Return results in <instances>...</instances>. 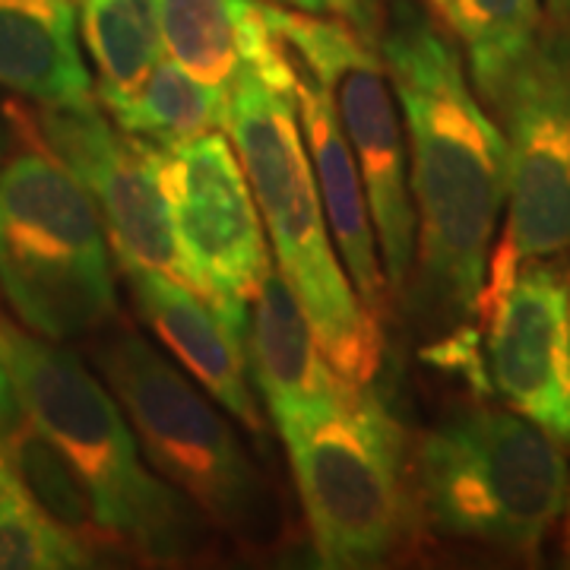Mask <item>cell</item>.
I'll return each instance as SVG.
<instances>
[{
  "label": "cell",
  "mask_w": 570,
  "mask_h": 570,
  "mask_svg": "<svg viewBox=\"0 0 570 570\" xmlns=\"http://www.w3.org/2000/svg\"><path fill=\"white\" fill-rule=\"evenodd\" d=\"M247 365L273 425L321 406L352 384L326 362L305 307L276 266L250 305Z\"/></svg>",
  "instance_id": "obj_15"
},
{
  "label": "cell",
  "mask_w": 570,
  "mask_h": 570,
  "mask_svg": "<svg viewBox=\"0 0 570 570\" xmlns=\"http://www.w3.org/2000/svg\"><path fill=\"white\" fill-rule=\"evenodd\" d=\"M491 390L570 448V288L549 257L485 283Z\"/></svg>",
  "instance_id": "obj_12"
},
{
  "label": "cell",
  "mask_w": 570,
  "mask_h": 570,
  "mask_svg": "<svg viewBox=\"0 0 570 570\" xmlns=\"http://www.w3.org/2000/svg\"><path fill=\"white\" fill-rule=\"evenodd\" d=\"M494 111L508 142V219L489 261L491 279H501L570 247V13L542 20Z\"/></svg>",
  "instance_id": "obj_10"
},
{
  "label": "cell",
  "mask_w": 570,
  "mask_h": 570,
  "mask_svg": "<svg viewBox=\"0 0 570 570\" xmlns=\"http://www.w3.org/2000/svg\"><path fill=\"white\" fill-rule=\"evenodd\" d=\"M549 3V17H568L570 0H546Z\"/></svg>",
  "instance_id": "obj_27"
},
{
  "label": "cell",
  "mask_w": 570,
  "mask_h": 570,
  "mask_svg": "<svg viewBox=\"0 0 570 570\" xmlns=\"http://www.w3.org/2000/svg\"><path fill=\"white\" fill-rule=\"evenodd\" d=\"M0 460L17 475L29 501L73 539H80L92 551V558L130 554L121 539L102 523L80 475L26 419L0 441Z\"/></svg>",
  "instance_id": "obj_18"
},
{
  "label": "cell",
  "mask_w": 570,
  "mask_h": 570,
  "mask_svg": "<svg viewBox=\"0 0 570 570\" xmlns=\"http://www.w3.org/2000/svg\"><path fill=\"white\" fill-rule=\"evenodd\" d=\"M140 153L168 204L184 283L247 336L273 254L235 146L213 130L178 146L140 142Z\"/></svg>",
  "instance_id": "obj_9"
},
{
  "label": "cell",
  "mask_w": 570,
  "mask_h": 570,
  "mask_svg": "<svg viewBox=\"0 0 570 570\" xmlns=\"http://www.w3.org/2000/svg\"><path fill=\"white\" fill-rule=\"evenodd\" d=\"M0 355L22 419L80 475L102 523L130 554L187 561L209 546V520L142 466L124 409L73 352L0 317Z\"/></svg>",
  "instance_id": "obj_3"
},
{
  "label": "cell",
  "mask_w": 570,
  "mask_h": 570,
  "mask_svg": "<svg viewBox=\"0 0 570 570\" xmlns=\"http://www.w3.org/2000/svg\"><path fill=\"white\" fill-rule=\"evenodd\" d=\"M276 3L305 10V13H321V17H340V20L352 22L365 39L374 41L387 0H276Z\"/></svg>",
  "instance_id": "obj_23"
},
{
  "label": "cell",
  "mask_w": 570,
  "mask_h": 570,
  "mask_svg": "<svg viewBox=\"0 0 570 570\" xmlns=\"http://www.w3.org/2000/svg\"><path fill=\"white\" fill-rule=\"evenodd\" d=\"M96 365L165 482L181 491L213 530L245 549H269L279 539V504L204 393L130 326L105 333Z\"/></svg>",
  "instance_id": "obj_7"
},
{
  "label": "cell",
  "mask_w": 570,
  "mask_h": 570,
  "mask_svg": "<svg viewBox=\"0 0 570 570\" xmlns=\"http://www.w3.org/2000/svg\"><path fill=\"white\" fill-rule=\"evenodd\" d=\"M225 134L254 190L273 266L298 295L326 362L367 387L384 362V324L362 305L340 264L295 99L242 67L228 86Z\"/></svg>",
  "instance_id": "obj_2"
},
{
  "label": "cell",
  "mask_w": 570,
  "mask_h": 570,
  "mask_svg": "<svg viewBox=\"0 0 570 570\" xmlns=\"http://www.w3.org/2000/svg\"><path fill=\"white\" fill-rule=\"evenodd\" d=\"M26 140L0 168V288L32 333L77 340L115 321V264L89 190L17 108Z\"/></svg>",
  "instance_id": "obj_5"
},
{
  "label": "cell",
  "mask_w": 570,
  "mask_h": 570,
  "mask_svg": "<svg viewBox=\"0 0 570 570\" xmlns=\"http://www.w3.org/2000/svg\"><path fill=\"white\" fill-rule=\"evenodd\" d=\"M124 276L142 321L171 348L206 396L242 422L247 434L264 438L266 422L250 387L245 333H238L216 307L175 276L153 269H134Z\"/></svg>",
  "instance_id": "obj_13"
},
{
  "label": "cell",
  "mask_w": 570,
  "mask_h": 570,
  "mask_svg": "<svg viewBox=\"0 0 570 570\" xmlns=\"http://www.w3.org/2000/svg\"><path fill=\"white\" fill-rule=\"evenodd\" d=\"M285 55L324 86L336 121L355 153L374 219L387 295H400L415 264V206L400 102L381 51L352 22L264 3Z\"/></svg>",
  "instance_id": "obj_8"
},
{
  "label": "cell",
  "mask_w": 570,
  "mask_h": 570,
  "mask_svg": "<svg viewBox=\"0 0 570 570\" xmlns=\"http://www.w3.org/2000/svg\"><path fill=\"white\" fill-rule=\"evenodd\" d=\"M257 0H153L165 55L197 80L232 86Z\"/></svg>",
  "instance_id": "obj_20"
},
{
  "label": "cell",
  "mask_w": 570,
  "mask_h": 570,
  "mask_svg": "<svg viewBox=\"0 0 570 570\" xmlns=\"http://www.w3.org/2000/svg\"><path fill=\"white\" fill-rule=\"evenodd\" d=\"M22 422V406L17 387H13V377L7 371V362L0 355V441Z\"/></svg>",
  "instance_id": "obj_24"
},
{
  "label": "cell",
  "mask_w": 570,
  "mask_h": 570,
  "mask_svg": "<svg viewBox=\"0 0 570 570\" xmlns=\"http://www.w3.org/2000/svg\"><path fill=\"white\" fill-rule=\"evenodd\" d=\"M96 564L92 551L39 508L0 517V570H70Z\"/></svg>",
  "instance_id": "obj_22"
},
{
  "label": "cell",
  "mask_w": 570,
  "mask_h": 570,
  "mask_svg": "<svg viewBox=\"0 0 570 570\" xmlns=\"http://www.w3.org/2000/svg\"><path fill=\"white\" fill-rule=\"evenodd\" d=\"M438 13L466 55L472 86L494 108L542 29V0H441Z\"/></svg>",
  "instance_id": "obj_19"
},
{
  "label": "cell",
  "mask_w": 570,
  "mask_h": 570,
  "mask_svg": "<svg viewBox=\"0 0 570 570\" xmlns=\"http://www.w3.org/2000/svg\"><path fill=\"white\" fill-rule=\"evenodd\" d=\"M428 3H431V7H434V10H438V7H441V0H428ZM438 17H441V13H438Z\"/></svg>",
  "instance_id": "obj_28"
},
{
  "label": "cell",
  "mask_w": 570,
  "mask_h": 570,
  "mask_svg": "<svg viewBox=\"0 0 570 570\" xmlns=\"http://www.w3.org/2000/svg\"><path fill=\"white\" fill-rule=\"evenodd\" d=\"M20 137V127H17V111L13 108H7L3 115H0V168L3 163L10 159V153H13V140Z\"/></svg>",
  "instance_id": "obj_26"
},
{
  "label": "cell",
  "mask_w": 570,
  "mask_h": 570,
  "mask_svg": "<svg viewBox=\"0 0 570 570\" xmlns=\"http://www.w3.org/2000/svg\"><path fill=\"white\" fill-rule=\"evenodd\" d=\"M77 29V0H0V86L39 108L92 102Z\"/></svg>",
  "instance_id": "obj_16"
},
{
  "label": "cell",
  "mask_w": 570,
  "mask_h": 570,
  "mask_svg": "<svg viewBox=\"0 0 570 570\" xmlns=\"http://www.w3.org/2000/svg\"><path fill=\"white\" fill-rule=\"evenodd\" d=\"M374 45L409 137L422 302L472 317L508 204V142L469 89L463 51L428 0H387Z\"/></svg>",
  "instance_id": "obj_1"
},
{
  "label": "cell",
  "mask_w": 570,
  "mask_h": 570,
  "mask_svg": "<svg viewBox=\"0 0 570 570\" xmlns=\"http://www.w3.org/2000/svg\"><path fill=\"white\" fill-rule=\"evenodd\" d=\"M406 469L415 517L485 549L539 554L568 510V448L513 409L450 412L415 438Z\"/></svg>",
  "instance_id": "obj_4"
},
{
  "label": "cell",
  "mask_w": 570,
  "mask_h": 570,
  "mask_svg": "<svg viewBox=\"0 0 570 570\" xmlns=\"http://www.w3.org/2000/svg\"><path fill=\"white\" fill-rule=\"evenodd\" d=\"M311 542L324 568H377L412 530L406 441L381 396L346 384L333 400L276 422Z\"/></svg>",
  "instance_id": "obj_6"
},
{
  "label": "cell",
  "mask_w": 570,
  "mask_h": 570,
  "mask_svg": "<svg viewBox=\"0 0 570 570\" xmlns=\"http://www.w3.org/2000/svg\"><path fill=\"white\" fill-rule=\"evenodd\" d=\"M26 508H36L32 501H29V494L22 491V485L17 482V475L7 469V463L0 460V517H10V513H17V510Z\"/></svg>",
  "instance_id": "obj_25"
},
{
  "label": "cell",
  "mask_w": 570,
  "mask_h": 570,
  "mask_svg": "<svg viewBox=\"0 0 570 570\" xmlns=\"http://www.w3.org/2000/svg\"><path fill=\"white\" fill-rule=\"evenodd\" d=\"M39 142L89 190L105 238L124 273L153 269L184 283L181 254L163 190L142 159L140 142L108 121L102 105L39 108L29 118Z\"/></svg>",
  "instance_id": "obj_11"
},
{
  "label": "cell",
  "mask_w": 570,
  "mask_h": 570,
  "mask_svg": "<svg viewBox=\"0 0 570 570\" xmlns=\"http://www.w3.org/2000/svg\"><path fill=\"white\" fill-rule=\"evenodd\" d=\"M99 105L118 130L153 146H178L228 124V89L197 80L171 58L156 63L137 89Z\"/></svg>",
  "instance_id": "obj_17"
},
{
  "label": "cell",
  "mask_w": 570,
  "mask_h": 570,
  "mask_svg": "<svg viewBox=\"0 0 570 570\" xmlns=\"http://www.w3.org/2000/svg\"><path fill=\"white\" fill-rule=\"evenodd\" d=\"M288 63L295 70L292 99H295L307 159H311V171L317 181V194H321V206H324L333 245L346 264L348 279L355 285L362 305L377 321H384L390 298L387 276H384V264H381L374 219H371L365 181H362V171L355 163V153H352L346 134L336 121V111L326 99L324 86L314 80L302 63H295L292 58H288Z\"/></svg>",
  "instance_id": "obj_14"
},
{
  "label": "cell",
  "mask_w": 570,
  "mask_h": 570,
  "mask_svg": "<svg viewBox=\"0 0 570 570\" xmlns=\"http://www.w3.org/2000/svg\"><path fill=\"white\" fill-rule=\"evenodd\" d=\"M80 36L96 67V99L137 89L163 61L153 0H80Z\"/></svg>",
  "instance_id": "obj_21"
}]
</instances>
